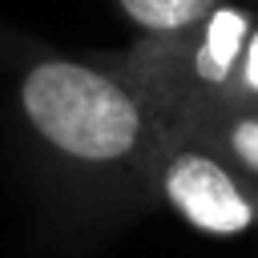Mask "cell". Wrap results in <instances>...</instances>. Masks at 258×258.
I'll list each match as a JSON object with an SVG mask.
<instances>
[{
    "mask_svg": "<svg viewBox=\"0 0 258 258\" xmlns=\"http://www.w3.org/2000/svg\"><path fill=\"white\" fill-rule=\"evenodd\" d=\"M16 121L56 181L93 218H133L149 206V161L161 117L109 56L36 48L12 81Z\"/></svg>",
    "mask_w": 258,
    "mask_h": 258,
    "instance_id": "6da1fadb",
    "label": "cell"
},
{
    "mask_svg": "<svg viewBox=\"0 0 258 258\" xmlns=\"http://www.w3.org/2000/svg\"><path fill=\"white\" fill-rule=\"evenodd\" d=\"M254 20V0H226L194 28L169 36H137L129 48L105 56L149 97L161 125H181L194 113L226 101Z\"/></svg>",
    "mask_w": 258,
    "mask_h": 258,
    "instance_id": "7a4b0ae2",
    "label": "cell"
},
{
    "mask_svg": "<svg viewBox=\"0 0 258 258\" xmlns=\"http://www.w3.org/2000/svg\"><path fill=\"white\" fill-rule=\"evenodd\" d=\"M149 206L206 238L258 234V185L206 137L165 125L149 161Z\"/></svg>",
    "mask_w": 258,
    "mask_h": 258,
    "instance_id": "3957f363",
    "label": "cell"
},
{
    "mask_svg": "<svg viewBox=\"0 0 258 258\" xmlns=\"http://www.w3.org/2000/svg\"><path fill=\"white\" fill-rule=\"evenodd\" d=\"M258 185V105H210L181 121Z\"/></svg>",
    "mask_w": 258,
    "mask_h": 258,
    "instance_id": "277c9868",
    "label": "cell"
},
{
    "mask_svg": "<svg viewBox=\"0 0 258 258\" xmlns=\"http://www.w3.org/2000/svg\"><path fill=\"white\" fill-rule=\"evenodd\" d=\"M121 20L137 28V36H169L194 28L226 0H113Z\"/></svg>",
    "mask_w": 258,
    "mask_h": 258,
    "instance_id": "5b68a950",
    "label": "cell"
},
{
    "mask_svg": "<svg viewBox=\"0 0 258 258\" xmlns=\"http://www.w3.org/2000/svg\"><path fill=\"white\" fill-rule=\"evenodd\" d=\"M218 105H258V20H254V32L242 48V64L234 73V85L226 93V101Z\"/></svg>",
    "mask_w": 258,
    "mask_h": 258,
    "instance_id": "8992f818",
    "label": "cell"
}]
</instances>
